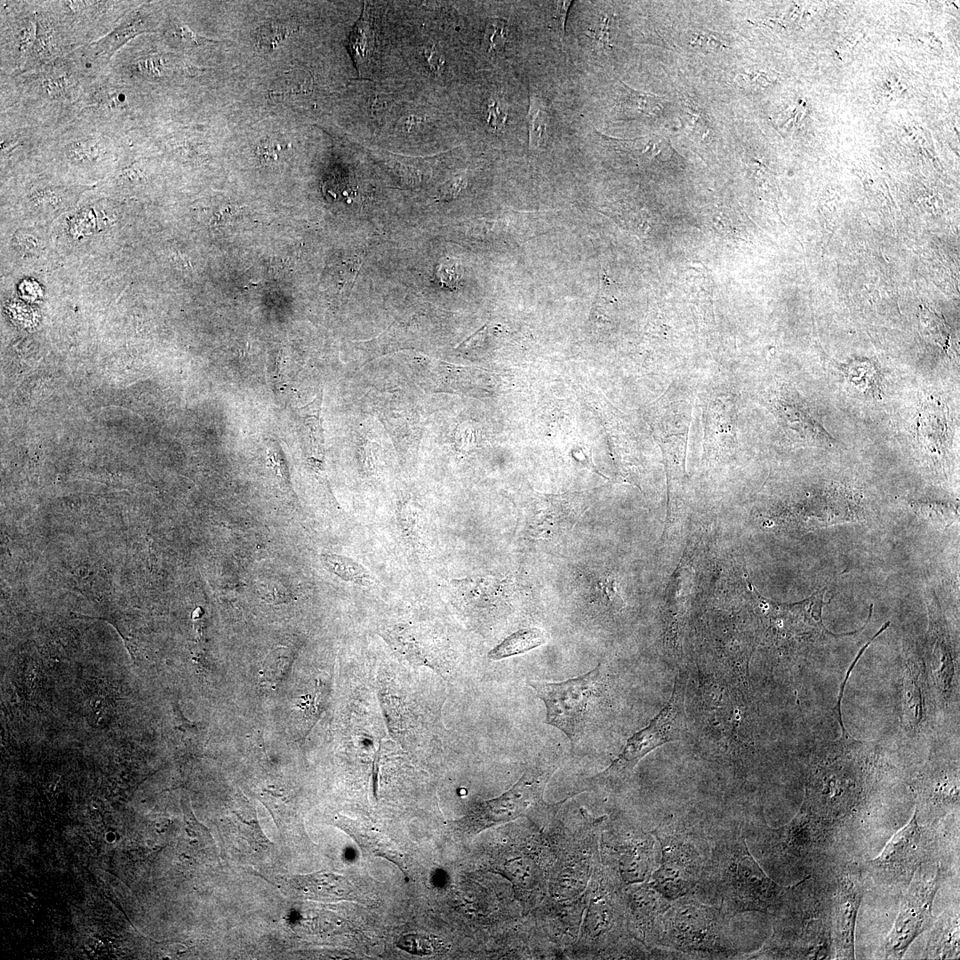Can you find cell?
<instances>
[{
	"label": "cell",
	"mask_w": 960,
	"mask_h": 960,
	"mask_svg": "<svg viewBox=\"0 0 960 960\" xmlns=\"http://www.w3.org/2000/svg\"><path fill=\"white\" fill-rule=\"evenodd\" d=\"M788 887L773 882L750 853L740 825L718 833L691 894L732 918L748 911L774 913Z\"/></svg>",
	"instance_id": "6da1fadb"
},
{
	"label": "cell",
	"mask_w": 960,
	"mask_h": 960,
	"mask_svg": "<svg viewBox=\"0 0 960 960\" xmlns=\"http://www.w3.org/2000/svg\"><path fill=\"white\" fill-rule=\"evenodd\" d=\"M95 79L82 69L73 52L31 71L1 75V113L57 129L75 119L78 101Z\"/></svg>",
	"instance_id": "7a4b0ae2"
},
{
	"label": "cell",
	"mask_w": 960,
	"mask_h": 960,
	"mask_svg": "<svg viewBox=\"0 0 960 960\" xmlns=\"http://www.w3.org/2000/svg\"><path fill=\"white\" fill-rule=\"evenodd\" d=\"M730 919L717 907L690 893L671 900L659 917L652 938L660 946L683 955L726 958L738 951Z\"/></svg>",
	"instance_id": "3957f363"
},
{
	"label": "cell",
	"mask_w": 960,
	"mask_h": 960,
	"mask_svg": "<svg viewBox=\"0 0 960 960\" xmlns=\"http://www.w3.org/2000/svg\"><path fill=\"white\" fill-rule=\"evenodd\" d=\"M652 834L660 844L661 860L650 885L669 900L690 894L710 856L708 836L684 819H669Z\"/></svg>",
	"instance_id": "277c9868"
},
{
	"label": "cell",
	"mask_w": 960,
	"mask_h": 960,
	"mask_svg": "<svg viewBox=\"0 0 960 960\" xmlns=\"http://www.w3.org/2000/svg\"><path fill=\"white\" fill-rule=\"evenodd\" d=\"M152 91L120 82L108 71L93 80L76 108L81 119L118 135L148 127Z\"/></svg>",
	"instance_id": "5b68a950"
},
{
	"label": "cell",
	"mask_w": 960,
	"mask_h": 960,
	"mask_svg": "<svg viewBox=\"0 0 960 960\" xmlns=\"http://www.w3.org/2000/svg\"><path fill=\"white\" fill-rule=\"evenodd\" d=\"M556 769L553 764H532L502 795L476 804L461 820L462 828L478 833L522 817L545 820L553 816L565 802L550 804L544 800L545 788Z\"/></svg>",
	"instance_id": "8992f818"
},
{
	"label": "cell",
	"mask_w": 960,
	"mask_h": 960,
	"mask_svg": "<svg viewBox=\"0 0 960 960\" xmlns=\"http://www.w3.org/2000/svg\"><path fill=\"white\" fill-rule=\"evenodd\" d=\"M125 147V135L74 119L52 131L43 156L72 170L96 172L120 160Z\"/></svg>",
	"instance_id": "52a82bcc"
},
{
	"label": "cell",
	"mask_w": 960,
	"mask_h": 960,
	"mask_svg": "<svg viewBox=\"0 0 960 960\" xmlns=\"http://www.w3.org/2000/svg\"><path fill=\"white\" fill-rule=\"evenodd\" d=\"M601 668L562 682L528 680L546 707V723L562 731L573 745L583 735L599 691Z\"/></svg>",
	"instance_id": "ba28073f"
},
{
	"label": "cell",
	"mask_w": 960,
	"mask_h": 960,
	"mask_svg": "<svg viewBox=\"0 0 960 960\" xmlns=\"http://www.w3.org/2000/svg\"><path fill=\"white\" fill-rule=\"evenodd\" d=\"M686 679L684 673H678L668 703L646 727L628 739L619 756L596 776L598 780L618 781L626 777L646 754L667 742L682 738L685 727L684 705Z\"/></svg>",
	"instance_id": "9c48e42d"
},
{
	"label": "cell",
	"mask_w": 960,
	"mask_h": 960,
	"mask_svg": "<svg viewBox=\"0 0 960 960\" xmlns=\"http://www.w3.org/2000/svg\"><path fill=\"white\" fill-rule=\"evenodd\" d=\"M940 882L938 865L928 871L922 865L916 871L886 939V958L900 959L910 944L932 924V904Z\"/></svg>",
	"instance_id": "30bf717a"
},
{
	"label": "cell",
	"mask_w": 960,
	"mask_h": 960,
	"mask_svg": "<svg viewBox=\"0 0 960 960\" xmlns=\"http://www.w3.org/2000/svg\"><path fill=\"white\" fill-rule=\"evenodd\" d=\"M930 839L914 815L888 842L883 852L870 861L876 877L887 885L908 884L916 871L926 861Z\"/></svg>",
	"instance_id": "8fae6325"
},
{
	"label": "cell",
	"mask_w": 960,
	"mask_h": 960,
	"mask_svg": "<svg viewBox=\"0 0 960 960\" xmlns=\"http://www.w3.org/2000/svg\"><path fill=\"white\" fill-rule=\"evenodd\" d=\"M36 36V1L0 2V75L23 70Z\"/></svg>",
	"instance_id": "7c38bea8"
},
{
	"label": "cell",
	"mask_w": 960,
	"mask_h": 960,
	"mask_svg": "<svg viewBox=\"0 0 960 960\" xmlns=\"http://www.w3.org/2000/svg\"><path fill=\"white\" fill-rule=\"evenodd\" d=\"M50 2L83 46L108 35L123 17L143 1Z\"/></svg>",
	"instance_id": "4fadbf2b"
},
{
	"label": "cell",
	"mask_w": 960,
	"mask_h": 960,
	"mask_svg": "<svg viewBox=\"0 0 960 960\" xmlns=\"http://www.w3.org/2000/svg\"><path fill=\"white\" fill-rule=\"evenodd\" d=\"M36 36L21 73L39 68L80 47L50 1H36Z\"/></svg>",
	"instance_id": "5bb4252c"
},
{
	"label": "cell",
	"mask_w": 960,
	"mask_h": 960,
	"mask_svg": "<svg viewBox=\"0 0 960 960\" xmlns=\"http://www.w3.org/2000/svg\"><path fill=\"white\" fill-rule=\"evenodd\" d=\"M864 895L861 874L855 868L845 871L838 882L834 923V941L837 958L853 959L857 913Z\"/></svg>",
	"instance_id": "9a60e30c"
},
{
	"label": "cell",
	"mask_w": 960,
	"mask_h": 960,
	"mask_svg": "<svg viewBox=\"0 0 960 960\" xmlns=\"http://www.w3.org/2000/svg\"><path fill=\"white\" fill-rule=\"evenodd\" d=\"M0 116L2 163L11 164L28 156L44 154L52 129L14 113H0Z\"/></svg>",
	"instance_id": "2e32d148"
},
{
	"label": "cell",
	"mask_w": 960,
	"mask_h": 960,
	"mask_svg": "<svg viewBox=\"0 0 960 960\" xmlns=\"http://www.w3.org/2000/svg\"><path fill=\"white\" fill-rule=\"evenodd\" d=\"M156 29L154 3L143 1L129 12L117 25L100 40L84 44L88 52L107 68L114 56L130 41Z\"/></svg>",
	"instance_id": "e0dca14e"
},
{
	"label": "cell",
	"mask_w": 960,
	"mask_h": 960,
	"mask_svg": "<svg viewBox=\"0 0 960 960\" xmlns=\"http://www.w3.org/2000/svg\"><path fill=\"white\" fill-rule=\"evenodd\" d=\"M290 887L298 894L315 900H343L356 898L353 885L343 876L326 871L287 878Z\"/></svg>",
	"instance_id": "ac0fdd59"
},
{
	"label": "cell",
	"mask_w": 960,
	"mask_h": 960,
	"mask_svg": "<svg viewBox=\"0 0 960 960\" xmlns=\"http://www.w3.org/2000/svg\"><path fill=\"white\" fill-rule=\"evenodd\" d=\"M336 823L357 842L364 852L386 858L405 872L406 861L404 854L377 828L364 821L350 820L343 816H339Z\"/></svg>",
	"instance_id": "d6986e66"
},
{
	"label": "cell",
	"mask_w": 960,
	"mask_h": 960,
	"mask_svg": "<svg viewBox=\"0 0 960 960\" xmlns=\"http://www.w3.org/2000/svg\"><path fill=\"white\" fill-rule=\"evenodd\" d=\"M947 411L944 404L927 401L919 414L918 435L931 452H941L948 436Z\"/></svg>",
	"instance_id": "ffe728a7"
},
{
	"label": "cell",
	"mask_w": 960,
	"mask_h": 960,
	"mask_svg": "<svg viewBox=\"0 0 960 960\" xmlns=\"http://www.w3.org/2000/svg\"><path fill=\"white\" fill-rule=\"evenodd\" d=\"M926 951L928 958L947 959L958 956V915L943 914L933 924Z\"/></svg>",
	"instance_id": "44dd1931"
},
{
	"label": "cell",
	"mask_w": 960,
	"mask_h": 960,
	"mask_svg": "<svg viewBox=\"0 0 960 960\" xmlns=\"http://www.w3.org/2000/svg\"><path fill=\"white\" fill-rule=\"evenodd\" d=\"M619 108L629 117L656 116L665 107L664 99L649 92H641L620 82Z\"/></svg>",
	"instance_id": "7402d4cb"
},
{
	"label": "cell",
	"mask_w": 960,
	"mask_h": 960,
	"mask_svg": "<svg viewBox=\"0 0 960 960\" xmlns=\"http://www.w3.org/2000/svg\"><path fill=\"white\" fill-rule=\"evenodd\" d=\"M547 642L542 630L537 628L520 629L494 647L489 653V659L500 660L508 657L525 653Z\"/></svg>",
	"instance_id": "603a6c76"
},
{
	"label": "cell",
	"mask_w": 960,
	"mask_h": 960,
	"mask_svg": "<svg viewBox=\"0 0 960 960\" xmlns=\"http://www.w3.org/2000/svg\"><path fill=\"white\" fill-rule=\"evenodd\" d=\"M527 119L529 148L540 149L548 140L551 115L547 101L534 92L530 94Z\"/></svg>",
	"instance_id": "cb8c5ba5"
},
{
	"label": "cell",
	"mask_w": 960,
	"mask_h": 960,
	"mask_svg": "<svg viewBox=\"0 0 960 960\" xmlns=\"http://www.w3.org/2000/svg\"><path fill=\"white\" fill-rule=\"evenodd\" d=\"M321 560L329 571L345 580L361 585H367L372 582V578L365 568L349 558L324 554L321 556Z\"/></svg>",
	"instance_id": "d4e9b609"
},
{
	"label": "cell",
	"mask_w": 960,
	"mask_h": 960,
	"mask_svg": "<svg viewBox=\"0 0 960 960\" xmlns=\"http://www.w3.org/2000/svg\"><path fill=\"white\" fill-rule=\"evenodd\" d=\"M603 140L609 141L615 148L637 155L644 159H652L660 152L664 140L656 135H647L636 139L622 140L596 132Z\"/></svg>",
	"instance_id": "484cf974"
},
{
	"label": "cell",
	"mask_w": 960,
	"mask_h": 960,
	"mask_svg": "<svg viewBox=\"0 0 960 960\" xmlns=\"http://www.w3.org/2000/svg\"><path fill=\"white\" fill-rule=\"evenodd\" d=\"M348 45L357 65L367 61L373 47V34L364 14L349 36Z\"/></svg>",
	"instance_id": "4316f807"
},
{
	"label": "cell",
	"mask_w": 960,
	"mask_h": 960,
	"mask_svg": "<svg viewBox=\"0 0 960 960\" xmlns=\"http://www.w3.org/2000/svg\"><path fill=\"white\" fill-rule=\"evenodd\" d=\"M313 78L309 72L303 69H296L284 74L279 80L274 83L269 92L271 96H278L286 93H308L311 91Z\"/></svg>",
	"instance_id": "83f0119b"
},
{
	"label": "cell",
	"mask_w": 960,
	"mask_h": 960,
	"mask_svg": "<svg viewBox=\"0 0 960 960\" xmlns=\"http://www.w3.org/2000/svg\"><path fill=\"white\" fill-rule=\"evenodd\" d=\"M508 26L503 18H491L486 23L483 44L488 52H501L508 40Z\"/></svg>",
	"instance_id": "f1b7e54d"
},
{
	"label": "cell",
	"mask_w": 960,
	"mask_h": 960,
	"mask_svg": "<svg viewBox=\"0 0 960 960\" xmlns=\"http://www.w3.org/2000/svg\"><path fill=\"white\" fill-rule=\"evenodd\" d=\"M273 654L269 655L264 662L260 671V677L261 683L274 686L287 675L291 660L288 657H279L280 655H276L275 652Z\"/></svg>",
	"instance_id": "f546056e"
},
{
	"label": "cell",
	"mask_w": 960,
	"mask_h": 960,
	"mask_svg": "<svg viewBox=\"0 0 960 960\" xmlns=\"http://www.w3.org/2000/svg\"><path fill=\"white\" fill-rule=\"evenodd\" d=\"M397 946L411 954L430 955L438 951L440 942L432 936L408 934L400 938Z\"/></svg>",
	"instance_id": "4dcf8cb0"
},
{
	"label": "cell",
	"mask_w": 960,
	"mask_h": 960,
	"mask_svg": "<svg viewBox=\"0 0 960 960\" xmlns=\"http://www.w3.org/2000/svg\"><path fill=\"white\" fill-rule=\"evenodd\" d=\"M322 393L307 405L299 409V413L309 428L313 441L323 443V430L320 423Z\"/></svg>",
	"instance_id": "1f68e13d"
},
{
	"label": "cell",
	"mask_w": 960,
	"mask_h": 960,
	"mask_svg": "<svg viewBox=\"0 0 960 960\" xmlns=\"http://www.w3.org/2000/svg\"><path fill=\"white\" fill-rule=\"evenodd\" d=\"M690 44L706 52H719L727 48V44L709 32H699L693 36Z\"/></svg>",
	"instance_id": "d6a6232c"
},
{
	"label": "cell",
	"mask_w": 960,
	"mask_h": 960,
	"mask_svg": "<svg viewBox=\"0 0 960 960\" xmlns=\"http://www.w3.org/2000/svg\"><path fill=\"white\" fill-rule=\"evenodd\" d=\"M572 1H556L553 4L552 20L556 36L563 42L565 34V23L568 11Z\"/></svg>",
	"instance_id": "836d02e7"
},
{
	"label": "cell",
	"mask_w": 960,
	"mask_h": 960,
	"mask_svg": "<svg viewBox=\"0 0 960 960\" xmlns=\"http://www.w3.org/2000/svg\"><path fill=\"white\" fill-rule=\"evenodd\" d=\"M439 276L448 287H456L462 276V268L457 260L448 259L441 264Z\"/></svg>",
	"instance_id": "e575fe53"
},
{
	"label": "cell",
	"mask_w": 960,
	"mask_h": 960,
	"mask_svg": "<svg viewBox=\"0 0 960 960\" xmlns=\"http://www.w3.org/2000/svg\"><path fill=\"white\" fill-rule=\"evenodd\" d=\"M506 121V113L503 108L498 101H492L488 105L487 108V122L488 124L495 129L499 130L503 127Z\"/></svg>",
	"instance_id": "d590c367"
},
{
	"label": "cell",
	"mask_w": 960,
	"mask_h": 960,
	"mask_svg": "<svg viewBox=\"0 0 960 960\" xmlns=\"http://www.w3.org/2000/svg\"><path fill=\"white\" fill-rule=\"evenodd\" d=\"M280 146L281 145L274 142H266L265 144H262L261 147L259 148L258 155L260 159L266 163L276 161L281 151Z\"/></svg>",
	"instance_id": "8d00e7d4"
},
{
	"label": "cell",
	"mask_w": 960,
	"mask_h": 960,
	"mask_svg": "<svg viewBox=\"0 0 960 960\" xmlns=\"http://www.w3.org/2000/svg\"><path fill=\"white\" fill-rule=\"evenodd\" d=\"M424 56L427 59V61H428L431 70L436 72V73H439L440 68H442L444 61L441 58V56L437 53V52L436 51L434 45H432L430 48L425 50Z\"/></svg>",
	"instance_id": "74e56055"
}]
</instances>
